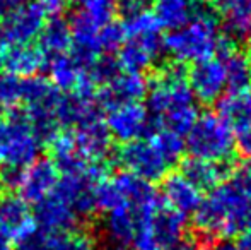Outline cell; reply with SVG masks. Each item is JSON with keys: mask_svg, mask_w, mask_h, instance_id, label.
Masks as SVG:
<instances>
[{"mask_svg": "<svg viewBox=\"0 0 251 250\" xmlns=\"http://www.w3.org/2000/svg\"><path fill=\"white\" fill-rule=\"evenodd\" d=\"M197 230L208 240L232 237L251 226V168L236 170L210 190L195 211Z\"/></svg>", "mask_w": 251, "mask_h": 250, "instance_id": "1", "label": "cell"}, {"mask_svg": "<svg viewBox=\"0 0 251 250\" xmlns=\"http://www.w3.org/2000/svg\"><path fill=\"white\" fill-rule=\"evenodd\" d=\"M147 110L161 129L186 136L199 118L195 96L185 69L179 63L166 65L152 79L147 89Z\"/></svg>", "mask_w": 251, "mask_h": 250, "instance_id": "2", "label": "cell"}, {"mask_svg": "<svg viewBox=\"0 0 251 250\" xmlns=\"http://www.w3.org/2000/svg\"><path fill=\"white\" fill-rule=\"evenodd\" d=\"M221 40L215 19L205 10H199L185 26L173 29L164 38V52L176 63H197L210 58Z\"/></svg>", "mask_w": 251, "mask_h": 250, "instance_id": "3", "label": "cell"}, {"mask_svg": "<svg viewBox=\"0 0 251 250\" xmlns=\"http://www.w3.org/2000/svg\"><path fill=\"white\" fill-rule=\"evenodd\" d=\"M186 136H188L186 147L195 158L224 163L234 153V130L217 113L199 115Z\"/></svg>", "mask_w": 251, "mask_h": 250, "instance_id": "4", "label": "cell"}, {"mask_svg": "<svg viewBox=\"0 0 251 250\" xmlns=\"http://www.w3.org/2000/svg\"><path fill=\"white\" fill-rule=\"evenodd\" d=\"M9 134H7L5 144L2 149V165L3 167L24 170L33 161L38 160V154L41 151V140L36 134L31 130L29 124L24 118V113L17 110L9 111ZM0 165V167H2Z\"/></svg>", "mask_w": 251, "mask_h": 250, "instance_id": "5", "label": "cell"}, {"mask_svg": "<svg viewBox=\"0 0 251 250\" xmlns=\"http://www.w3.org/2000/svg\"><path fill=\"white\" fill-rule=\"evenodd\" d=\"M0 233L17 245L26 244L38 235V223L29 204L16 192L0 190Z\"/></svg>", "mask_w": 251, "mask_h": 250, "instance_id": "6", "label": "cell"}, {"mask_svg": "<svg viewBox=\"0 0 251 250\" xmlns=\"http://www.w3.org/2000/svg\"><path fill=\"white\" fill-rule=\"evenodd\" d=\"M116 158L120 165L125 168V171L147 182H155L162 178L169 167L154 147V144L144 139L122 144Z\"/></svg>", "mask_w": 251, "mask_h": 250, "instance_id": "7", "label": "cell"}, {"mask_svg": "<svg viewBox=\"0 0 251 250\" xmlns=\"http://www.w3.org/2000/svg\"><path fill=\"white\" fill-rule=\"evenodd\" d=\"M45 24V16L33 2L5 10L0 19V41L12 45H27L36 40Z\"/></svg>", "mask_w": 251, "mask_h": 250, "instance_id": "8", "label": "cell"}, {"mask_svg": "<svg viewBox=\"0 0 251 250\" xmlns=\"http://www.w3.org/2000/svg\"><path fill=\"white\" fill-rule=\"evenodd\" d=\"M104 122L111 137H115L122 144L144 139V136L152 127L149 110L144 105H140L139 101L122 103L109 108Z\"/></svg>", "mask_w": 251, "mask_h": 250, "instance_id": "9", "label": "cell"}, {"mask_svg": "<svg viewBox=\"0 0 251 250\" xmlns=\"http://www.w3.org/2000/svg\"><path fill=\"white\" fill-rule=\"evenodd\" d=\"M60 180V171L51 158H38L36 161L23 170L21 184L17 187V195L27 204H34L48 197L55 190Z\"/></svg>", "mask_w": 251, "mask_h": 250, "instance_id": "10", "label": "cell"}, {"mask_svg": "<svg viewBox=\"0 0 251 250\" xmlns=\"http://www.w3.org/2000/svg\"><path fill=\"white\" fill-rule=\"evenodd\" d=\"M34 218L40 233H63L79 228L80 218L70 206L69 200L53 190L48 197L36 204Z\"/></svg>", "mask_w": 251, "mask_h": 250, "instance_id": "11", "label": "cell"}, {"mask_svg": "<svg viewBox=\"0 0 251 250\" xmlns=\"http://www.w3.org/2000/svg\"><path fill=\"white\" fill-rule=\"evenodd\" d=\"M48 57L40 47L0 41V72L17 77L38 76L47 67Z\"/></svg>", "mask_w": 251, "mask_h": 250, "instance_id": "12", "label": "cell"}, {"mask_svg": "<svg viewBox=\"0 0 251 250\" xmlns=\"http://www.w3.org/2000/svg\"><path fill=\"white\" fill-rule=\"evenodd\" d=\"M147 89L149 83L144 74L118 72L108 84L98 89L96 100L102 110H109L116 105L140 101L147 94Z\"/></svg>", "mask_w": 251, "mask_h": 250, "instance_id": "13", "label": "cell"}, {"mask_svg": "<svg viewBox=\"0 0 251 250\" xmlns=\"http://www.w3.org/2000/svg\"><path fill=\"white\" fill-rule=\"evenodd\" d=\"M192 93L201 103H215L226 91V70L221 58H205L195 63L188 76Z\"/></svg>", "mask_w": 251, "mask_h": 250, "instance_id": "14", "label": "cell"}, {"mask_svg": "<svg viewBox=\"0 0 251 250\" xmlns=\"http://www.w3.org/2000/svg\"><path fill=\"white\" fill-rule=\"evenodd\" d=\"M74 132L80 156L89 163H104L111 153V134L102 117L77 125Z\"/></svg>", "mask_w": 251, "mask_h": 250, "instance_id": "15", "label": "cell"}, {"mask_svg": "<svg viewBox=\"0 0 251 250\" xmlns=\"http://www.w3.org/2000/svg\"><path fill=\"white\" fill-rule=\"evenodd\" d=\"M151 218L152 216H146V214L139 213L135 207H132L130 204L125 202L122 206L111 209L109 213H106V221H104L106 237L116 247L125 249L130 245L137 228L144 221H149Z\"/></svg>", "mask_w": 251, "mask_h": 250, "instance_id": "16", "label": "cell"}, {"mask_svg": "<svg viewBox=\"0 0 251 250\" xmlns=\"http://www.w3.org/2000/svg\"><path fill=\"white\" fill-rule=\"evenodd\" d=\"M164 52V38L161 40H132L126 38L118 50V67L123 72L142 74Z\"/></svg>", "mask_w": 251, "mask_h": 250, "instance_id": "17", "label": "cell"}, {"mask_svg": "<svg viewBox=\"0 0 251 250\" xmlns=\"http://www.w3.org/2000/svg\"><path fill=\"white\" fill-rule=\"evenodd\" d=\"M162 200L176 213L188 216L195 213L203 200L201 190H199L185 175L169 173L162 182Z\"/></svg>", "mask_w": 251, "mask_h": 250, "instance_id": "18", "label": "cell"}, {"mask_svg": "<svg viewBox=\"0 0 251 250\" xmlns=\"http://www.w3.org/2000/svg\"><path fill=\"white\" fill-rule=\"evenodd\" d=\"M226 70V89L229 93L251 89V60L232 47L231 40H221L217 48Z\"/></svg>", "mask_w": 251, "mask_h": 250, "instance_id": "19", "label": "cell"}, {"mask_svg": "<svg viewBox=\"0 0 251 250\" xmlns=\"http://www.w3.org/2000/svg\"><path fill=\"white\" fill-rule=\"evenodd\" d=\"M215 7L229 40L251 36V0H217Z\"/></svg>", "mask_w": 251, "mask_h": 250, "instance_id": "20", "label": "cell"}, {"mask_svg": "<svg viewBox=\"0 0 251 250\" xmlns=\"http://www.w3.org/2000/svg\"><path fill=\"white\" fill-rule=\"evenodd\" d=\"M217 111L219 117L234 132H246L251 129V91L227 93V96H221Z\"/></svg>", "mask_w": 251, "mask_h": 250, "instance_id": "21", "label": "cell"}, {"mask_svg": "<svg viewBox=\"0 0 251 250\" xmlns=\"http://www.w3.org/2000/svg\"><path fill=\"white\" fill-rule=\"evenodd\" d=\"M227 168L224 163L190 156L183 160L181 175H185L199 190H212L224 180Z\"/></svg>", "mask_w": 251, "mask_h": 250, "instance_id": "22", "label": "cell"}, {"mask_svg": "<svg viewBox=\"0 0 251 250\" xmlns=\"http://www.w3.org/2000/svg\"><path fill=\"white\" fill-rule=\"evenodd\" d=\"M48 76L50 83L60 93H72L79 83L80 76L84 72V67L80 65L72 54H62L50 57V62H47Z\"/></svg>", "mask_w": 251, "mask_h": 250, "instance_id": "23", "label": "cell"}, {"mask_svg": "<svg viewBox=\"0 0 251 250\" xmlns=\"http://www.w3.org/2000/svg\"><path fill=\"white\" fill-rule=\"evenodd\" d=\"M152 231H154L155 240L161 244L162 249H168L176 240L185 235L186 231V216L176 213L171 207L162 206L157 213L152 216L151 221Z\"/></svg>", "mask_w": 251, "mask_h": 250, "instance_id": "24", "label": "cell"}, {"mask_svg": "<svg viewBox=\"0 0 251 250\" xmlns=\"http://www.w3.org/2000/svg\"><path fill=\"white\" fill-rule=\"evenodd\" d=\"M38 250H94L96 242L86 230H72L63 233H40L33 238Z\"/></svg>", "mask_w": 251, "mask_h": 250, "instance_id": "25", "label": "cell"}, {"mask_svg": "<svg viewBox=\"0 0 251 250\" xmlns=\"http://www.w3.org/2000/svg\"><path fill=\"white\" fill-rule=\"evenodd\" d=\"M199 12V0H155L154 16L159 24L168 29L185 26Z\"/></svg>", "mask_w": 251, "mask_h": 250, "instance_id": "26", "label": "cell"}, {"mask_svg": "<svg viewBox=\"0 0 251 250\" xmlns=\"http://www.w3.org/2000/svg\"><path fill=\"white\" fill-rule=\"evenodd\" d=\"M38 47L43 50L47 57L53 55L69 54L72 48V36H70L69 23L62 17H53L48 23L43 24L40 34H38Z\"/></svg>", "mask_w": 251, "mask_h": 250, "instance_id": "27", "label": "cell"}, {"mask_svg": "<svg viewBox=\"0 0 251 250\" xmlns=\"http://www.w3.org/2000/svg\"><path fill=\"white\" fill-rule=\"evenodd\" d=\"M123 31L125 38L132 40H161V24L157 17L149 9H144L133 16L123 17Z\"/></svg>", "mask_w": 251, "mask_h": 250, "instance_id": "28", "label": "cell"}, {"mask_svg": "<svg viewBox=\"0 0 251 250\" xmlns=\"http://www.w3.org/2000/svg\"><path fill=\"white\" fill-rule=\"evenodd\" d=\"M151 142L154 144V147L159 151L164 161L168 165H175L181 160L183 153H185V140L183 136L175 134L168 129H157L154 134L151 136Z\"/></svg>", "mask_w": 251, "mask_h": 250, "instance_id": "29", "label": "cell"}, {"mask_svg": "<svg viewBox=\"0 0 251 250\" xmlns=\"http://www.w3.org/2000/svg\"><path fill=\"white\" fill-rule=\"evenodd\" d=\"M24 77L0 72V108L2 111H12L23 105Z\"/></svg>", "mask_w": 251, "mask_h": 250, "instance_id": "30", "label": "cell"}, {"mask_svg": "<svg viewBox=\"0 0 251 250\" xmlns=\"http://www.w3.org/2000/svg\"><path fill=\"white\" fill-rule=\"evenodd\" d=\"M74 2L79 7L77 10L89 16L100 26H104L109 21H113L116 10V0H74Z\"/></svg>", "mask_w": 251, "mask_h": 250, "instance_id": "31", "label": "cell"}, {"mask_svg": "<svg viewBox=\"0 0 251 250\" xmlns=\"http://www.w3.org/2000/svg\"><path fill=\"white\" fill-rule=\"evenodd\" d=\"M86 72H87V76L94 81V84H96L98 87H101V86H104V84H108L109 81L120 72V67L113 55L101 54L96 60L87 67Z\"/></svg>", "mask_w": 251, "mask_h": 250, "instance_id": "32", "label": "cell"}, {"mask_svg": "<svg viewBox=\"0 0 251 250\" xmlns=\"http://www.w3.org/2000/svg\"><path fill=\"white\" fill-rule=\"evenodd\" d=\"M125 31H123L122 23L116 21H109L108 24L100 28V34H98V43H100L101 54H115L120 50L123 43H125Z\"/></svg>", "mask_w": 251, "mask_h": 250, "instance_id": "33", "label": "cell"}, {"mask_svg": "<svg viewBox=\"0 0 251 250\" xmlns=\"http://www.w3.org/2000/svg\"><path fill=\"white\" fill-rule=\"evenodd\" d=\"M151 221H152V218L149 221H144V223L137 228L135 235H133L132 242H130V245H128L132 250H164L161 247V244L155 240Z\"/></svg>", "mask_w": 251, "mask_h": 250, "instance_id": "34", "label": "cell"}, {"mask_svg": "<svg viewBox=\"0 0 251 250\" xmlns=\"http://www.w3.org/2000/svg\"><path fill=\"white\" fill-rule=\"evenodd\" d=\"M33 3L48 19L60 17L67 10V7H69V0H34Z\"/></svg>", "mask_w": 251, "mask_h": 250, "instance_id": "35", "label": "cell"}, {"mask_svg": "<svg viewBox=\"0 0 251 250\" xmlns=\"http://www.w3.org/2000/svg\"><path fill=\"white\" fill-rule=\"evenodd\" d=\"M116 9L122 14V17H128L147 9V0H120Z\"/></svg>", "mask_w": 251, "mask_h": 250, "instance_id": "36", "label": "cell"}, {"mask_svg": "<svg viewBox=\"0 0 251 250\" xmlns=\"http://www.w3.org/2000/svg\"><path fill=\"white\" fill-rule=\"evenodd\" d=\"M238 146H239V151H241L243 156L251 160V129H248L243 134H239Z\"/></svg>", "mask_w": 251, "mask_h": 250, "instance_id": "37", "label": "cell"}, {"mask_svg": "<svg viewBox=\"0 0 251 250\" xmlns=\"http://www.w3.org/2000/svg\"><path fill=\"white\" fill-rule=\"evenodd\" d=\"M232 247L234 250H251V226L238 233V240Z\"/></svg>", "mask_w": 251, "mask_h": 250, "instance_id": "38", "label": "cell"}, {"mask_svg": "<svg viewBox=\"0 0 251 250\" xmlns=\"http://www.w3.org/2000/svg\"><path fill=\"white\" fill-rule=\"evenodd\" d=\"M7 134H9V122L0 117V165H2V149H3V144H5Z\"/></svg>", "mask_w": 251, "mask_h": 250, "instance_id": "39", "label": "cell"}, {"mask_svg": "<svg viewBox=\"0 0 251 250\" xmlns=\"http://www.w3.org/2000/svg\"><path fill=\"white\" fill-rule=\"evenodd\" d=\"M0 250H12V242L2 233H0Z\"/></svg>", "mask_w": 251, "mask_h": 250, "instance_id": "40", "label": "cell"}, {"mask_svg": "<svg viewBox=\"0 0 251 250\" xmlns=\"http://www.w3.org/2000/svg\"><path fill=\"white\" fill-rule=\"evenodd\" d=\"M208 250H234V247H232L231 244H224V242H222V244L210 245V247H208Z\"/></svg>", "mask_w": 251, "mask_h": 250, "instance_id": "41", "label": "cell"}, {"mask_svg": "<svg viewBox=\"0 0 251 250\" xmlns=\"http://www.w3.org/2000/svg\"><path fill=\"white\" fill-rule=\"evenodd\" d=\"M7 3V7H17V5H23V3H27L31 0H3Z\"/></svg>", "mask_w": 251, "mask_h": 250, "instance_id": "42", "label": "cell"}, {"mask_svg": "<svg viewBox=\"0 0 251 250\" xmlns=\"http://www.w3.org/2000/svg\"><path fill=\"white\" fill-rule=\"evenodd\" d=\"M19 250H38V249H36V245H34V240L31 238L29 242H26V244L19 245Z\"/></svg>", "mask_w": 251, "mask_h": 250, "instance_id": "43", "label": "cell"}, {"mask_svg": "<svg viewBox=\"0 0 251 250\" xmlns=\"http://www.w3.org/2000/svg\"><path fill=\"white\" fill-rule=\"evenodd\" d=\"M7 10V3L3 2V0H0V17H2V14Z\"/></svg>", "mask_w": 251, "mask_h": 250, "instance_id": "44", "label": "cell"}, {"mask_svg": "<svg viewBox=\"0 0 251 250\" xmlns=\"http://www.w3.org/2000/svg\"><path fill=\"white\" fill-rule=\"evenodd\" d=\"M250 52H251V36H250Z\"/></svg>", "mask_w": 251, "mask_h": 250, "instance_id": "45", "label": "cell"}, {"mask_svg": "<svg viewBox=\"0 0 251 250\" xmlns=\"http://www.w3.org/2000/svg\"><path fill=\"white\" fill-rule=\"evenodd\" d=\"M0 117H2V108H0Z\"/></svg>", "mask_w": 251, "mask_h": 250, "instance_id": "46", "label": "cell"}, {"mask_svg": "<svg viewBox=\"0 0 251 250\" xmlns=\"http://www.w3.org/2000/svg\"><path fill=\"white\" fill-rule=\"evenodd\" d=\"M115 250H125V249H120V247H118V249H115Z\"/></svg>", "mask_w": 251, "mask_h": 250, "instance_id": "47", "label": "cell"}]
</instances>
